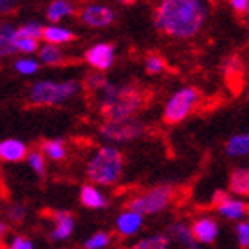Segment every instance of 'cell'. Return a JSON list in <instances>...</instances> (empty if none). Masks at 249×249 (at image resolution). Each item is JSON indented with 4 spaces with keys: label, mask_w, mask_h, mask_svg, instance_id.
<instances>
[{
    "label": "cell",
    "mask_w": 249,
    "mask_h": 249,
    "mask_svg": "<svg viewBox=\"0 0 249 249\" xmlns=\"http://www.w3.org/2000/svg\"><path fill=\"white\" fill-rule=\"evenodd\" d=\"M205 0H160L155 9L157 31L175 39H191L207 23Z\"/></svg>",
    "instance_id": "obj_1"
},
{
    "label": "cell",
    "mask_w": 249,
    "mask_h": 249,
    "mask_svg": "<svg viewBox=\"0 0 249 249\" xmlns=\"http://www.w3.org/2000/svg\"><path fill=\"white\" fill-rule=\"evenodd\" d=\"M124 171V159L118 148L114 146H102L94 151L88 160L86 175L96 185H114L120 182Z\"/></svg>",
    "instance_id": "obj_2"
},
{
    "label": "cell",
    "mask_w": 249,
    "mask_h": 249,
    "mask_svg": "<svg viewBox=\"0 0 249 249\" xmlns=\"http://www.w3.org/2000/svg\"><path fill=\"white\" fill-rule=\"evenodd\" d=\"M80 91L75 80H37L29 89V102L32 105H62Z\"/></svg>",
    "instance_id": "obj_3"
},
{
    "label": "cell",
    "mask_w": 249,
    "mask_h": 249,
    "mask_svg": "<svg viewBox=\"0 0 249 249\" xmlns=\"http://www.w3.org/2000/svg\"><path fill=\"white\" fill-rule=\"evenodd\" d=\"M144 91L135 84H120L114 100L102 107L107 120H126L134 118L144 105Z\"/></svg>",
    "instance_id": "obj_4"
},
{
    "label": "cell",
    "mask_w": 249,
    "mask_h": 249,
    "mask_svg": "<svg viewBox=\"0 0 249 249\" xmlns=\"http://www.w3.org/2000/svg\"><path fill=\"white\" fill-rule=\"evenodd\" d=\"M175 197V185L171 183H160L150 191L141 192L128 201L126 207L142 213V215H155L169 207V203Z\"/></svg>",
    "instance_id": "obj_5"
},
{
    "label": "cell",
    "mask_w": 249,
    "mask_h": 249,
    "mask_svg": "<svg viewBox=\"0 0 249 249\" xmlns=\"http://www.w3.org/2000/svg\"><path fill=\"white\" fill-rule=\"evenodd\" d=\"M197 104H199V93L196 88L187 86V88L178 89L177 93H173L166 102L162 118L167 124L182 123L183 120L191 116V112L196 109Z\"/></svg>",
    "instance_id": "obj_6"
},
{
    "label": "cell",
    "mask_w": 249,
    "mask_h": 249,
    "mask_svg": "<svg viewBox=\"0 0 249 249\" xmlns=\"http://www.w3.org/2000/svg\"><path fill=\"white\" fill-rule=\"evenodd\" d=\"M146 132L144 123L137 118H126V120H107L105 124L100 128L102 139H105L110 144H118V142H128Z\"/></svg>",
    "instance_id": "obj_7"
},
{
    "label": "cell",
    "mask_w": 249,
    "mask_h": 249,
    "mask_svg": "<svg viewBox=\"0 0 249 249\" xmlns=\"http://www.w3.org/2000/svg\"><path fill=\"white\" fill-rule=\"evenodd\" d=\"M213 205H215V210H217L219 215H223L224 219L228 221H239L246 215L248 208H246V203L239 197H233L226 194V192H215L213 194Z\"/></svg>",
    "instance_id": "obj_8"
},
{
    "label": "cell",
    "mask_w": 249,
    "mask_h": 249,
    "mask_svg": "<svg viewBox=\"0 0 249 249\" xmlns=\"http://www.w3.org/2000/svg\"><path fill=\"white\" fill-rule=\"evenodd\" d=\"M84 59L96 71H107L114 64V45H110V43H96V45H93L88 52L84 53Z\"/></svg>",
    "instance_id": "obj_9"
},
{
    "label": "cell",
    "mask_w": 249,
    "mask_h": 249,
    "mask_svg": "<svg viewBox=\"0 0 249 249\" xmlns=\"http://www.w3.org/2000/svg\"><path fill=\"white\" fill-rule=\"evenodd\" d=\"M116 20L114 11L107 5L100 4H88L80 11V21L84 25L93 27V29H104L109 27Z\"/></svg>",
    "instance_id": "obj_10"
},
{
    "label": "cell",
    "mask_w": 249,
    "mask_h": 249,
    "mask_svg": "<svg viewBox=\"0 0 249 249\" xmlns=\"http://www.w3.org/2000/svg\"><path fill=\"white\" fill-rule=\"evenodd\" d=\"M52 231H50V240L53 242H62L71 237L73 230H75V219L70 212H53L52 213Z\"/></svg>",
    "instance_id": "obj_11"
},
{
    "label": "cell",
    "mask_w": 249,
    "mask_h": 249,
    "mask_svg": "<svg viewBox=\"0 0 249 249\" xmlns=\"http://www.w3.org/2000/svg\"><path fill=\"white\" fill-rule=\"evenodd\" d=\"M141 226H142V213L135 212L128 207L116 219V231L121 237H134L141 230Z\"/></svg>",
    "instance_id": "obj_12"
},
{
    "label": "cell",
    "mask_w": 249,
    "mask_h": 249,
    "mask_svg": "<svg viewBox=\"0 0 249 249\" xmlns=\"http://www.w3.org/2000/svg\"><path fill=\"white\" fill-rule=\"evenodd\" d=\"M192 233L196 237L197 244H213L217 239L219 226L215 223V219L212 217H201L194 221L192 224Z\"/></svg>",
    "instance_id": "obj_13"
},
{
    "label": "cell",
    "mask_w": 249,
    "mask_h": 249,
    "mask_svg": "<svg viewBox=\"0 0 249 249\" xmlns=\"http://www.w3.org/2000/svg\"><path fill=\"white\" fill-rule=\"evenodd\" d=\"M27 155H29L27 144L20 139H4L0 142V159L4 162L27 160Z\"/></svg>",
    "instance_id": "obj_14"
},
{
    "label": "cell",
    "mask_w": 249,
    "mask_h": 249,
    "mask_svg": "<svg viewBox=\"0 0 249 249\" xmlns=\"http://www.w3.org/2000/svg\"><path fill=\"white\" fill-rule=\"evenodd\" d=\"M80 203H82L86 208H91V210H100V208L107 207V199L102 192L96 189V183H86V185L80 187Z\"/></svg>",
    "instance_id": "obj_15"
},
{
    "label": "cell",
    "mask_w": 249,
    "mask_h": 249,
    "mask_svg": "<svg viewBox=\"0 0 249 249\" xmlns=\"http://www.w3.org/2000/svg\"><path fill=\"white\" fill-rule=\"evenodd\" d=\"M169 239L182 248H197V240L192 233V226L185 223H173L169 226Z\"/></svg>",
    "instance_id": "obj_16"
},
{
    "label": "cell",
    "mask_w": 249,
    "mask_h": 249,
    "mask_svg": "<svg viewBox=\"0 0 249 249\" xmlns=\"http://www.w3.org/2000/svg\"><path fill=\"white\" fill-rule=\"evenodd\" d=\"M43 39H45V43L66 45V43H71L73 39H75V34H73L70 29H66V27L52 23V25L45 27V31H43Z\"/></svg>",
    "instance_id": "obj_17"
},
{
    "label": "cell",
    "mask_w": 249,
    "mask_h": 249,
    "mask_svg": "<svg viewBox=\"0 0 249 249\" xmlns=\"http://www.w3.org/2000/svg\"><path fill=\"white\" fill-rule=\"evenodd\" d=\"M37 57H39V61L43 64H47V66H61L66 61L64 52H62L57 45H53V43H45L43 47H39Z\"/></svg>",
    "instance_id": "obj_18"
},
{
    "label": "cell",
    "mask_w": 249,
    "mask_h": 249,
    "mask_svg": "<svg viewBox=\"0 0 249 249\" xmlns=\"http://www.w3.org/2000/svg\"><path fill=\"white\" fill-rule=\"evenodd\" d=\"M228 189L235 196H249V169H235L230 175Z\"/></svg>",
    "instance_id": "obj_19"
},
{
    "label": "cell",
    "mask_w": 249,
    "mask_h": 249,
    "mask_svg": "<svg viewBox=\"0 0 249 249\" xmlns=\"http://www.w3.org/2000/svg\"><path fill=\"white\" fill-rule=\"evenodd\" d=\"M11 39H13V47L16 48V52L18 53H34L39 50V39L21 34L18 27L15 29Z\"/></svg>",
    "instance_id": "obj_20"
},
{
    "label": "cell",
    "mask_w": 249,
    "mask_h": 249,
    "mask_svg": "<svg viewBox=\"0 0 249 249\" xmlns=\"http://www.w3.org/2000/svg\"><path fill=\"white\" fill-rule=\"evenodd\" d=\"M41 151L48 160L61 162L66 159V144L62 139H47L41 142Z\"/></svg>",
    "instance_id": "obj_21"
},
{
    "label": "cell",
    "mask_w": 249,
    "mask_h": 249,
    "mask_svg": "<svg viewBox=\"0 0 249 249\" xmlns=\"http://www.w3.org/2000/svg\"><path fill=\"white\" fill-rule=\"evenodd\" d=\"M73 13H75V7H73V4L70 0H53L52 4L48 5L47 18L52 21V23H57L59 20L73 15Z\"/></svg>",
    "instance_id": "obj_22"
},
{
    "label": "cell",
    "mask_w": 249,
    "mask_h": 249,
    "mask_svg": "<svg viewBox=\"0 0 249 249\" xmlns=\"http://www.w3.org/2000/svg\"><path fill=\"white\" fill-rule=\"evenodd\" d=\"M226 153L230 157H244L249 155V132L230 137L226 142Z\"/></svg>",
    "instance_id": "obj_23"
},
{
    "label": "cell",
    "mask_w": 249,
    "mask_h": 249,
    "mask_svg": "<svg viewBox=\"0 0 249 249\" xmlns=\"http://www.w3.org/2000/svg\"><path fill=\"white\" fill-rule=\"evenodd\" d=\"M16 27H13L11 23H2L0 27V55L2 57H9V55H15L16 48L13 47V32H15Z\"/></svg>",
    "instance_id": "obj_24"
},
{
    "label": "cell",
    "mask_w": 249,
    "mask_h": 249,
    "mask_svg": "<svg viewBox=\"0 0 249 249\" xmlns=\"http://www.w3.org/2000/svg\"><path fill=\"white\" fill-rule=\"evenodd\" d=\"M169 246V237L166 235H151L146 239L139 240L134 246L135 249H166Z\"/></svg>",
    "instance_id": "obj_25"
},
{
    "label": "cell",
    "mask_w": 249,
    "mask_h": 249,
    "mask_svg": "<svg viewBox=\"0 0 249 249\" xmlns=\"http://www.w3.org/2000/svg\"><path fill=\"white\" fill-rule=\"evenodd\" d=\"M47 157L43 151H29V155H27V162H29V166L34 173H36L37 177H45V173H47V160H45Z\"/></svg>",
    "instance_id": "obj_26"
},
{
    "label": "cell",
    "mask_w": 249,
    "mask_h": 249,
    "mask_svg": "<svg viewBox=\"0 0 249 249\" xmlns=\"http://www.w3.org/2000/svg\"><path fill=\"white\" fill-rule=\"evenodd\" d=\"M144 70L150 75H159V73L166 70V61H164V57L157 55V53H150L144 59Z\"/></svg>",
    "instance_id": "obj_27"
},
{
    "label": "cell",
    "mask_w": 249,
    "mask_h": 249,
    "mask_svg": "<svg viewBox=\"0 0 249 249\" xmlns=\"http://www.w3.org/2000/svg\"><path fill=\"white\" fill-rule=\"evenodd\" d=\"M15 70L20 73V75L29 77V75L37 73V70H39V62L34 61V59H31V57H20L18 61H15Z\"/></svg>",
    "instance_id": "obj_28"
},
{
    "label": "cell",
    "mask_w": 249,
    "mask_h": 249,
    "mask_svg": "<svg viewBox=\"0 0 249 249\" xmlns=\"http://www.w3.org/2000/svg\"><path fill=\"white\" fill-rule=\"evenodd\" d=\"M110 244V237L104 231H98V233H94L91 239H88L84 242V248L86 249H105L109 248Z\"/></svg>",
    "instance_id": "obj_29"
},
{
    "label": "cell",
    "mask_w": 249,
    "mask_h": 249,
    "mask_svg": "<svg viewBox=\"0 0 249 249\" xmlns=\"http://www.w3.org/2000/svg\"><path fill=\"white\" fill-rule=\"evenodd\" d=\"M20 29L21 34H25V36H31V37H36V39H43V31H45V27H41L39 23L36 21H29V23H23Z\"/></svg>",
    "instance_id": "obj_30"
},
{
    "label": "cell",
    "mask_w": 249,
    "mask_h": 249,
    "mask_svg": "<svg viewBox=\"0 0 249 249\" xmlns=\"http://www.w3.org/2000/svg\"><path fill=\"white\" fill-rule=\"evenodd\" d=\"M223 70L228 78L239 77L240 71H242V62H240L239 57H230V59H226V62H224Z\"/></svg>",
    "instance_id": "obj_31"
},
{
    "label": "cell",
    "mask_w": 249,
    "mask_h": 249,
    "mask_svg": "<svg viewBox=\"0 0 249 249\" xmlns=\"http://www.w3.org/2000/svg\"><path fill=\"white\" fill-rule=\"evenodd\" d=\"M235 231H237V240H239L240 248H249V223L248 221L237 224Z\"/></svg>",
    "instance_id": "obj_32"
},
{
    "label": "cell",
    "mask_w": 249,
    "mask_h": 249,
    "mask_svg": "<svg viewBox=\"0 0 249 249\" xmlns=\"http://www.w3.org/2000/svg\"><path fill=\"white\" fill-rule=\"evenodd\" d=\"M25 207L23 205H11L9 208H7V217L13 221V223H20V221H23L25 219Z\"/></svg>",
    "instance_id": "obj_33"
},
{
    "label": "cell",
    "mask_w": 249,
    "mask_h": 249,
    "mask_svg": "<svg viewBox=\"0 0 249 249\" xmlns=\"http://www.w3.org/2000/svg\"><path fill=\"white\" fill-rule=\"evenodd\" d=\"M9 248L11 249H32L34 244H32L31 239H27L23 235H16L15 239L9 242Z\"/></svg>",
    "instance_id": "obj_34"
},
{
    "label": "cell",
    "mask_w": 249,
    "mask_h": 249,
    "mask_svg": "<svg viewBox=\"0 0 249 249\" xmlns=\"http://www.w3.org/2000/svg\"><path fill=\"white\" fill-rule=\"evenodd\" d=\"M105 82H107V80H105V77H104V75H100V73H93V75H89L88 80H86L88 88L93 89V91H98V89L102 88Z\"/></svg>",
    "instance_id": "obj_35"
},
{
    "label": "cell",
    "mask_w": 249,
    "mask_h": 249,
    "mask_svg": "<svg viewBox=\"0 0 249 249\" xmlns=\"http://www.w3.org/2000/svg\"><path fill=\"white\" fill-rule=\"evenodd\" d=\"M228 4H230V7L237 13V15H246L249 0H228Z\"/></svg>",
    "instance_id": "obj_36"
},
{
    "label": "cell",
    "mask_w": 249,
    "mask_h": 249,
    "mask_svg": "<svg viewBox=\"0 0 249 249\" xmlns=\"http://www.w3.org/2000/svg\"><path fill=\"white\" fill-rule=\"evenodd\" d=\"M16 4H18V0H0V11H2V15H11L16 9Z\"/></svg>",
    "instance_id": "obj_37"
},
{
    "label": "cell",
    "mask_w": 249,
    "mask_h": 249,
    "mask_svg": "<svg viewBox=\"0 0 249 249\" xmlns=\"http://www.w3.org/2000/svg\"><path fill=\"white\" fill-rule=\"evenodd\" d=\"M120 2H123V4H126V5H128V4H134L135 0H120Z\"/></svg>",
    "instance_id": "obj_38"
},
{
    "label": "cell",
    "mask_w": 249,
    "mask_h": 249,
    "mask_svg": "<svg viewBox=\"0 0 249 249\" xmlns=\"http://www.w3.org/2000/svg\"><path fill=\"white\" fill-rule=\"evenodd\" d=\"M246 16L249 18V4H248V9H246Z\"/></svg>",
    "instance_id": "obj_39"
},
{
    "label": "cell",
    "mask_w": 249,
    "mask_h": 249,
    "mask_svg": "<svg viewBox=\"0 0 249 249\" xmlns=\"http://www.w3.org/2000/svg\"><path fill=\"white\" fill-rule=\"evenodd\" d=\"M208 2H219V0H208Z\"/></svg>",
    "instance_id": "obj_40"
}]
</instances>
